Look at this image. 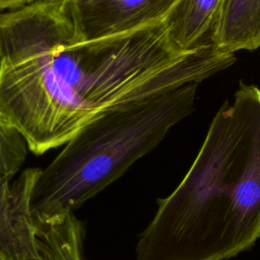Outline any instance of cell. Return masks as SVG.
Wrapping results in <instances>:
<instances>
[{
    "label": "cell",
    "instance_id": "cell-1",
    "mask_svg": "<svg viewBox=\"0 0 260 260\" xmlns=\"http://www.w3.org/2000/svg\"><path fill=\"white\" fill-rule=\"evenodd\" d=\"M182 55L164 22L77 43L65 0H37L0 14V119L42 154Z\"/></svg>",
    "mask_w": 260,
    "mask_h": 260
},
{
    "label": "cell",
    "instance_id": "cell-2",
    "mask_svg": "<svg viewBox=\"0 0 260 260\" xmlns=\"http://www.w3.org/2000/svg\"><path fill=\"white\" fill-rule=\"evenodd\" d=\"M260 238V89L241 84L157 208L135 260H226Z\"/></svg>",
    "mask_w": 260,
    "mask_h": 260
},
{
    "label": "cell",
    "instance_id": "cell-3",
    "mask_svg": "<svg viewBox=\"0 0 260 260\" xmlns=\"http://www.w3.org/2000/svg\"><path fill=\"white\" fill-rule=\"evenodd\" d=\"M209 75L206 57L188 52L101 110L39 170L29 196L34 221L74 212L119 179L191 114L197 84Z\"/></svg>",
    "mask_w": 260,
    "mask_h": 260
},
{
    "label": "cell",
    "instance_id": "cell-4",
    "mask_svg": "<svg viewBox=\"0 0 260 260\" xmlns=\"http://www.w3.org/2000/svg\"><path fill=\"white\" fill-rule=\"evenodd\" d=\"M178 0H65L77 43L126 35L165 21Z\"/></svg>",
    "mask_w": 260,
    "mask_h": 260
},
{
    "label": "cell",
    "instance_id": "cell-5",
    "mask_svg": "<svg viewBox=\"0 0 260 260\" xmlns=\"http://www.w3.org/2000/svg\"><path fill=\"white\" fill-rule=\"evenodd\" d=\"M39 170L26 169L14 181L0 179V250L20 258L36 249L29 196Z\"/></svg>",
    "mask_w": 260,
    "mask_h": 260
},
{
    "label": "cell",
    "instance_id": "cell-6",
    "mask_svg": "<svg viewBox=\"0 0 260 260\" xmlns=\"http://www.w3.org/2000/svg\"><path fill=\"white\" fill-rule=\"evenodd\" d=\"M210 43L233 54L260 48V0H222Z\"/></svg>",
    "mask_w": 260,
    "mask_h": 260
},
{
    "label": "cell",
    "instance_id": "cell-7",
    "mask_svg": "<svg viewBox=\"0 0 260 260\" xmlns=\"http://www.w3.org/2000/svg\"><path fill=\"white\" fill-rule=\"evenodd\" d=\"M222 0H178L164 24L172 48L184 54L209 44Z\"/></svg>",
    "mask_w": 260,
    "mask_h": 260
},
{
    "label": "cell",
    "instance_id": "cell-8",
    "mask_svg": "<svg viewBox=\"0 0 260 260\" xmlns=\"http://www.w3.org/2000/svg\"><path fill=\"white\" fill-rule=\"evenodd\" d=\"M83 224L74 212L35 222V252L22 260H83Z\"/></svg>",
    "mask_w": 260,
    "mask_h": 260
},
{
    "label": "cell",
    "instance_id": "cell-9",
    "mask_svg": "<svg viewBox=\"0 0 260 260\" xmlns=\"http://www.w3.org/2000/svg\"><path fill=\"white\" fill-rule=\"evenodd\" d=\"M26 145L22 135L0 119V179L12 180L25 160Z\"/></svg>",
    "mask_w": 260,
    "mask_h": 260
},
{
    "label": "cell",
    "instance_id": "cell-10",
    "mask_svg": "<svg viewBox=\"0 0 260 260\" xmlns=\"http://www.w3.org/2000/svg\"><path fill=\"white\" fill-rule=\"evenodd\" d=\"M37 0H0V10L18 9L31 4Z\"/></svg>",
    "mask_w": 260,
    "mask_h": 260
},
{
    "label": "cell",
    "instance_id": "cell-11",
    "mask_svg": "<svg viewBox=\"0 0 260 260\" xmlns=\"http://www.w3.org/2000/svg\"><path fill=\"white\" fill-rule=\"evenodd\" d=\"M0 260H22V258L11 255L5 251L0 250Z\"/></svg>",
    "mask_w": 260,
    "mask_h": 260
}]
</instances>
